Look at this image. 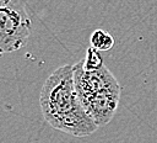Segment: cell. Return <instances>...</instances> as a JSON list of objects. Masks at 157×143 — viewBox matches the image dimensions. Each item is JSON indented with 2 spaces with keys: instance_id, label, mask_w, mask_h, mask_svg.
I'll list each match as a JSON object with an SVG mask.
<instances>
[{
  "instance_id": "1",
  "label": "cell",
  "mask_w": 157,
  "mask_h": 143,
  "mask_svg": "<svg viewBox=\"0 0 157 143\" xmlns=\"http://www.w3.org/2000/svg\"><path fill=\"white\" fill-rule=\"evenodd\" d=\"M39 104L45 121L55 129L76 137H86L98 128L81 104L71 64L59 67L47 78Z\"/></svg>"
},
{
  "instance_id": "2",
  "label": "cell",
  "mask_w": 157,
  "mask_h": 143,
  "mask_svg": "<svg viewBox=\"0 0 157 143\" xmlns=\"http://www.w3.org/2000/svg\"><path fill=\"white\" fill-rule=\"evenodd\" d=\"M31 18L21 0H0V49L11 53L27 44Z\"/></svg>"
},
{
  "instance_id": "3",
  "label": "cell",
  "mask_w": 157,
  "mask_h": 143,
  "mask_svg": "<svg viewBox=\"0 0 157 143\" xmlns=\"http://www.w3.org/2000/svg\"><path fill=\"white\" fill-rule=\"evenodd\" d=\"M90 42H91V47H93L98 52L109 51L114 46V38L110 36V33H108L104 30H96L91 35Z\"/></svg>"
},
{
  "instance_id": "4",
  "label": "cell",
  "mask_w": 157,
  "mask_h": 143,
  "mask_svg": "<svg viewBox=\"0 0 157 143\" xmlns=\"http://www.w3.org/2000/svg\"><path fill=\"white\" fill-rule=\"evenodd\" d=\"M81 62H82L83 69H86V70H96V69H99L102 65H104L99 52L91 46L87 49L83 60H81Z\"/></svg>"
},
{
  "instance_id": "5",
  "label": "cell",
  "mask_w": 157,
  "mask_h": 143,
  "mask_svg": "<svg viewBox=\"0 0 157 143\" xmlns=\"http://www.w3.org/2000/svg\"><path fill=\"white\" fill-rule=\"evenodd\" d=\"M2 53H4V52H2L1 49H0V58H1V55H2Z\"/></svg>"
}]
</instances>
